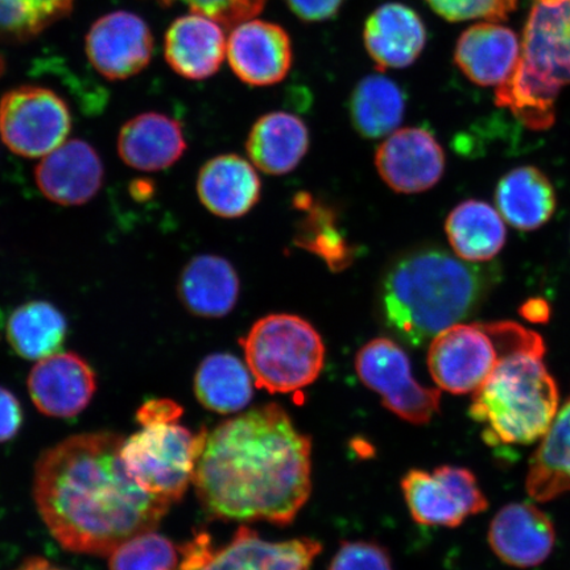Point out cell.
Instances as JSON below:
<instances>
[{
  "label": "cell",
  "mask_w": 570,
  "mask_h": 570,
  "mask_svg": "<svg viewBox=\"0 0 570 570\" xmlns=\"http://www.w3.org/2000/svg\"><path fill=\"white\" fill-rule=\"evenodd\" d=\"M111 432L76 434L40 455L33 499L63 550L110 556L135 534L155 530L170 504L148 494L127 473Z\"/></svg>",
  "instance_id": "cell-1"
},
{
  "label": "cell",
  "mask_w": 570,
  "mask_h": 570,
  "mask_svg": "<svg viewBox=\"0 0 570 570\" xmlns=\"http://www.w3.org/2000/svg\"><path fill=\"white\" fill-rule=\"evenodd\" d=\"M194 484L214 519L288 525L311 497L312 441L281 405L248 411L208 433Z\"/></svg>",
  "instance_id": "cell-2"
},
{
  "label": "cell",
  "mask_w": 570,
  "mask_h": 570,
  "mask_svg": "<svg viewBox=\"0 0 570 570\" xmlns=\"http://www.w3.org/2000/svg\"><path fill=\"white\" fill-rule=\"evenodd\" d=\"M501 269L463 261L444 248L423 247L399 256L383 275V323L407 344L422 346L475 315Z\"/></svg>",
  "instance_id": "cell-3"
},
{
  "label": "cell",
  "mask_w": 570,
  "mask_h": 570,
  "mask_svg": "<svg viewBox=\"0 0 570 570\" xmlns=\"http://www.w3.org/2000/svg\"><path fill=\"white\" fill-rule=\"evenodd\" d=\"M546 346L504 355L473 394L470 416L490 445H530L543 439L560 409L558 384L544 365Z\"/></svg>",
  "instance_id": "cell-4"
},
{
  "label": "cell",
  "mask_w": 570,
  "mask_h": 570,
  "mask_svg": "<svg viewBox=\"0 0 570 570\" xmlns=\"http://www.w3.org/2000/svg\"><path fill=\"white\" fill-rule=\"evenodd\" d=\"M570 85V0H534L514 73L495 91V104L530 130L556 119V99Z\"/></svg>",
  "instance_id": "cell-5"
},
{
  "label": "cell",
  "mask_w": 570,
  "mask_h": 570,
  "mask_svg": "<svg viewBox=\"0 0 570 570\" xmlns=\"http://www.w3.org/2000/svg\"><path fill=\"white\" fill-rule=\"evenodd\" d=\"M540 345L544 342L538 333L510 321L458 324L432 340L428 368L440 390L454 395L474 394L504 355Z\"/></svg>",
  "instance_id": "cell-6"
},
{
  "label": "cell",
  "mask_w": 570,
  "mask_h": 570,
  "mask_svg": "<svg viewBox=\"0 0 570 570\" xmlns=\"http://www.w3.org/2000/svg\"><path fill=\"white\" fill-rule=\"evenodd\" d=\"M240 345L256 386L269 394L308 387L324 368L323 338L308 321L295 315L282 313L256 321Z\"/></svg>",
  "instance_id": "cell-7"
},
{
  "label": "cell",
  "mask_w": 570,
  "mask_h": 570,
  "mask_svg": "<svg viewBox=\"0 0 570 570\" xmlns=\"http://www.w3.org/2000/svg\"><path fill=\"white\" fill-rule=\"evenodd\" d=\"M208 432H194L178 422L141 424L120 448L127 473L142 490L170 505L194 483Z\"/></svg>",
  "instance_id": "cell-8"
},
{
  "label": "cell",
  "mask_w": 570,
  "mask_h": 570,
  "mask_svg": "<svg viewBox=\"0 0 570 570\" xmlns=\"http://www.w3.org/2000/svg\"><path fill=\"white\" fill-rule=\"evenodd\" d=\"M323 547L316 540H263L240 527L229 543L217 547L208 532H198L180 548L177 570H311Z\"/></svg>",
  "instance_id": "cell-9"
},
{
  "label": "cell",
  "mask_w": 570,
  "mask_h": 570,
  "mask_svg": "<svg viewBox=\"0 0 570 570\" xmlns=\"http://www.w3.org/2000/svg\"><path fill=\"white\" fill-rule=\"evenodd\" d=\"M355 370L362 383L381 396L384 407L404 422L424 425L440 413V390L415 380L409 355L396 342H367L356 354Z\"/></svg>",
  "instance_id": "cell-10"
},
{
  "label": "cell",
  "mask_w": 570,
  "mask_h": 570,
  "mask_svg": "<svg viewBox=\"0 0 570 570\" xmlns=\"http://www.w3.org/2000/svg\"><path fill=\"white\" fill-rule=\"evenodd\" d=\"M71 114L63 99L41 87H19L0 99V138L11 153L45 158L67 141Z\"/></svg>",
  "instance_id": "cell-11"
},
{
  "label": "cell",
  "mask_w": 570,
  "mask_h": 570,
  "mask_svg": "<svg viewBox=\"0 0 570 570\" xmlns=\"http://www.w3.org/2000/svg\"><path fill=\"white\" fill-rule=\"evenodd\" d=\"M402 490L413 520L423 525L454 529L488 509L479 481L465 468L444 465L433 473L410 470Z\"/></svg>",
  "instance_id": "cell-12"
},
{
  "label": "cell",
  "mask_w": 570,
  "mask_h": 570,
  "mask_svg": "<svg viewBox=\"0 0 570 570\" xmlns=\"http://www.w3.org/2000/svg\"><path fill=\"white\" fill-rule=\"evenodd\" d=\"M383 181L397 194L431 189L444 175L445 155L433 135L422 127L401 128L389 135L375 155Z\"/></svg>",
  "instance_id": "cell-13"
},
{
  "label": "cell",
  "mask_w": 570,
  "mask_h": 570,
  "mask_svg": "<svg viewBox=\"0 0 570 570\" xmlns=\"http://www.w3.org/2000/svg\"><path fill=\"white\" fill-rule=\"evenodd\" d=\"M153 53V32L132 12L107 13L91 26L87 36L88 59L107 80H127L140 73Z\"/></svg>",
  "instance_id": "cell-14"
},
{
  "label": "cell",
  "mask_w": 570,
  "mask_h": 570,
  "mask_svg": "<svg viewBox=\"0 0 570 570\" xmlns=\"http://www.w3.org/2000/svg\"><path fill=\"white\" fill-rule=\"evenodd\" d=\"M226 59L242 82L252 87L279 83L292 67L289 35L271 21H242L227 38Z\"/></svg>",
  "instance_id": "cell-15"
},
{
  "label": "cell",
  "mask_w": 570,
  "mask_h": 570,
  "mask_svg": "<svg viewBox=\"0 0 570 570\" xmlns=\"http://www.w3.org/2000/svg\"><path fill=\"white\" fill-rule=\"evenodd\" d=\"M97 390V376L76 353H57L36 363L28 391L47 416L73 417L88 407Z\"/></svg>",
  "instance_id": "cell-16"
},
{
  "label": "cell",
  "mask_w": 570,
  "mask_h": 570,
  "mask_svg": "<svg viewBox=\"0 0 570 570\" xmlns=\"http://www.w3.org/2000/svg\"><path fill=\"white\" fill-rule=\"evenodd\" d=\"M489 544L497 558L512 568H534L550 558L554 525L546 512L529 502L504 505L489 529Z\"/></svg>",
  "instance_id": "cell-17"
},
{
  "label": "cell",
  "mask_w": 570,
  "mask_h": 570,
  "mask_svg": "<svg viewBox=\"0 0 570 570\" xmlns=\"http://www.w3.org/2000/svg\"><path fill=\"white\" fill-rule=\"evenodd\" d=\"M104 164L96 149L81 139L63 141L35 170V180L49 202L83 205L95 198L104 183Z\"/></svg>",
  "instance_id": "cell-18"
},
{
  "label": "cell",
  "mask_w": 570,
  "mask_h": 570,
  "mask_svg": "<svg viewBox=\"0 0 570 570\" xmlns=\"http://www.w3.org/2000/svg\"><path fill=\"white\" fill-rule=\"evenodd\" d=\"M519 57V36L497 21L470 26L454 49L462 73L480 87H501L514 73Z\"/></svg>",
  "instance_id": "cell-19"
},
{
  "label": "cell",
  "mask_w": 570,
  "mask_h": 570,
  "mask_svg": "<svg viewBox=\"0 0 570 570\" xmlns=\"http://www.w3.org/2000/svg\"><path fill=\"white\" fill-rule=\"evenodd\" d=\"M223 24L202 13L174 21L164 38V56L178 76L202 81L216 75L226 57Z\"/></svg>",
  "instance_id": "cell-20"
},
{
  "label": "cell",
  "mask_w": 570,
  "mask_h": 570,
  "mask_svg": "<svg viewBox=\"0 0 570 570\" xmlns=\"http://www.w3.org/2000/svg\"><path fill=\"white\" fill-rule=\"evenodd\" d=\"M363 41L377 69H403L423 53L426 30L424 21L411 7L384 3L368 17Z\"/></svg>",
  "instance_id": "cell-21"
},
{
  "label": "cell",
  "mask_w": 570,
  "mask_h": 570,
  "mask_svg": "<svg viewBox=\"0 0 570 570\" xmlns=\"http://www.w3.org/2000/svg\"><path fill=\"white\" fill-rule=\"evenodd\" d=\"M256 170L238 155H220L199 170L197 194L206 209L223 218L245 216L259 202Z\"/></svg>",
  "instance_id": "cell-22"
},
{
  "label": "cell",
  "mask_w": 570,
  "mask_h": 570,
  "mask_svg": "<svg viewBox=\"0 0 570 570\" xmlns=\"http://www.w3.org/2000/svg\"><path fill=\"white\" fill-rule=\"evenodd\" d=\"M187 149L183 127L159 112L140 114L119 131L118 154L128 167L158 173L173 167Z\"/></svg>",
  "instance_id": "cell-23"
},
{
  "label": "cell",
  "mask_w": 570,
  "mask_h": 570,
  "mask_svg": "<svg viewBox=\"0 0 570 570\" xmlns=\"http://www.w3.org/2000/svg\"><path fill=\"white\" fill-rule=\"evenodd\" d=\"M178 297L195 316L225 317L238 302L237 271L218 255L195 256L183 269Z\"/></svg>",
  "instance_id": "cell-24"
},
{
  "label": "cell",
  "mask_w": 570,
  "mask_h": 570,
  "mask_svg": "<svg viewBox=\"0 0 570 570\" xmlns=\"http://www.w3.org/2000/svg\"><path fill=\"white\" fill-rule=\"evenodd\" d=\"M246 148L254 166L263 173L289 174L308 153V127L294 114H266L249 131Z\"/></svg>",
  "instance_id": "cell-25"
},
{
  "label": "cell",
  "mask_w": 570,
  "mask_h": 570,
  "mask_svg": "<svg viewBox=\"0 0 570 570\" xmlns=\"http://www.w3.org/2000/svg\"><path fill=\"white\" fill-rule=\"evenodd\" d=\"M495 204L504 220L520 232H533L550 220L558 198L550 178L537 167L512 169L497 185Z\"/></svg>",
  "instance_id": "cell-26"
},
{
  "label": "cell",
  "mask_w": 570,
  "mask_h": 570,
  "mask_svg": "<svg viewBox=\"0 0 570 570\" xmlns=\"http://www.w3.org/2000/svg\"><path fill=\"white\" fill-rule=\"evenodd\" d=\"M525 490L540 503L570 493V397L532 454Z\"/></svg>",
  "instance_id": "cell-27"
},
{
  "label": "cell",
  "mask_w": 570,
  "mask_h": 570,
  "mask_svg": "<svg viewBox=\"0 0 570 570\" xmlns=\"http://www.w3.org/2000/svg\"><path fill=\"white\" fill-rule=\"evenodd\" d=\"M445 230L455 255L470 263L495 258L508 237L501 213L479 199L455 206L446 218Z\"/></svg>",
  "instance_id": "cell-28"
},
{
  "label": "cell",
  "mask_w": 570,
  "mask_h": 570,
  "mask_svg": "<svg viewBox=\"0 0 570 570\" xmlns=\"http://www.w3.org/2000/svg\"><path fill=\"white\" fill-rule=\"evenodd\" d=\"M67 333L66 316L55 305L42 301L20 305L6 326L12 351L28 361H41L60 353Z\"/></svg>",
  "instance_id": "cell-29"
},
{
  "label": "cell",
  "mask_w": 570,
  "mask_h": 570,
  "mask_svg": "<svg viewBox=\"0 0 570 570\" xmlns=\"http://www.w3.org/2000/svg\"><path fill=\"white\" fill-rule=\"evenodd\" d=\"M195 392L206 410L223 415L246 409L254 395L248 367L227 353L206 356L197 368Z\"/></svg>",
  "instance_id": "cell-30"
},
{
  "label": "cell",
  "mask_w": 570,
  "mask_h": 570,
  "mask_svg": "<svg viewBox=\"0 0 570 570\" xmlns=\"http://www.w3.org/2000/svg\"><path fill=\"white\" fill-rule=\"evenodd\" d=\"M405 111V98L391 78L370 75L353 90L348 112L352 124L363 138L380 139L396 131Z\"/></svg>",
  "instance_id": "cell-31"
},
{
  "label": "cell",
  "mask_w": 570,
  "mask_h": 570,
  "mask_svg": "<svg viewBox=\"0 0 570 570\" xmlns=\"http://www.w3.org/2000/svg\"><path fill=\"white\" fill-rule=\"evenodd\" d=\"M73 4L75 0H0V41L30 40L67 17Z\"/></svg>",
  "instance_id": "cell-32"
},
{
  "label": "cell",
  "mask_w": 570,
  "mask_h": 570,
  "mask_svg": "<svg viewBox=\"0 0 570 570\" xmlns=\"http://www.w3.org/2000/svg\"><path fill=\"white\" fill-rule=\"evenodd\" d=\"M180 548L155 530L135 534L109 556L110 570H177Z\"/></svg>",
  "instance_id": "cell-33"
},
{
  "label": "cell",
  "mask_w": 570,
  "mask_h": 570,
  "mask_svg": "<svg viewBox=\"0 0 570 570\" xmlns=\"http://www.w3.org/2000/svg\"><path fill=\"white\" fill-rule=\"evenodd\" d=\"M448 21H504L517 10L518 0H425Z\"/></svg>",
  "instance_id": "cell-34"
},
{
  "label": "cell",
  "mask_w": 570,
  "mask_h": 570,
  "mask_svg": "<svg viewBox=\"0 0 570 570\" xmlns=\"http://www.w3.org/2000/svg\"><path fill=\"white\" fill-rule=\"evenodd\" d=\"M163 6L183 3L190 11L212 18L227 28L255 18L265 9L267 0H156Z\"/></svg>",
  "instance_id": "cell-35"
},
{
  "label": "cell",
  "mask_w": 570,
  "mask_h": 570,
  "mask_svg": "<svg viewBox=\"0 0 570 570\" xmlns=\"http://www.w3.org/2000/svg\"><path fill=\"white\" fill-rule=\"evenodd\" d=\"M327 570H395L386 548L373 541H344Z\"/></svg>",
  "instance_id": "cell-36"
},
{
  "label": "cell",
  "mask_w": 570,
  "mask_h": 570,
  "mask_svg": "<svg viewBox=\"0 0 570 570\" xmlns=\"http://www.w3.org/2000/svg\"><path fill=\"white\" fill-rule=\"evenodd\" d=\"M23 424V410L11 391L0 387V444L17 436Z\"/></svg>",
  "instance_id": "cell-37"
},
{
  "label": "cell",
  "mask_w": 570,
  "mask_h": 570,
  "mask_svg": "<svg viewBox=\"0 0 570 570\" xmlns=\"http://www.w3.org/2000/svg\"><path fill=\"white\" fill-rule=\"evenodd\" d=\"M344 0H287L297 18L304 21H324L336 16Z\"/></svg>",
  "instance_id": "cell-38"
},
{
  "label": "cell",
  "mask_w": 570,
  "mask_h": 570,
  "mask_svg": "<svg viewBox=\"0 0 570 570\" xmlns=\"http://www.w3.org/2000/svg\"><path fill=\"white\" fill-rule=\"evenodd\" d=\"M183 416L181 405L169 399H151L138 410L139 424L156 422H178Z\"/></svg>",
  "instance_id": "cell-39"
},
{
  "label": "cell",
  "mask_w": 570,
  "mask_h": 570,
  "mask_svg": "<svg viewBox=\"0 0 570 570\" xmlns=\"http://www.w3.org/2000/svg\"><path fill=\"white\" fill-rule=\"evenodd\" d=\"M520 313L533 324H543L551 317V306L543 298H531L522 306Z\"/></svg>",
  "instance_id": "cell-40"
},
{
  "label": "cell",
  "mask_w": 570,
  "mask_h": 570,
  "mask_svg": "<svg viewBox=\"0 0 570 570\" xmlns=\"http://www.w3.org/2000/svg\"><path fill=\"white\" fill-rule=\"evenodd\" d=\"M16 570H63L52 564L47 559L32 558L28 559Z\"/></svg>",
  "instance_id": "cell-41"
}]
</instances>
